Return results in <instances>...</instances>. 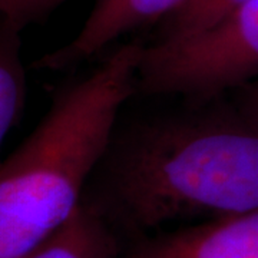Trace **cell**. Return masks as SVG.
Returning <instances> with one entry per match:
<instances>
[{"mask_svg": "<svg viewBox=\"0 0 258 258\" xmlns=\"http://www.w3.org/2000/svg\"><path fill=\"white\" fill-rule=\"evenodd\" d=\"M82 201L138 238L255 211L258 126L232 108L115 129Z\"/></svg>", "mask_w": 258, "mask_h": 258, "instance_id": "cell-1", "label": "cell"}, {"mask_svg": "<svg viewBox=\"0 0 258 258\" xmlns=\"http://www.w3.org/2000/svg\"><path fill=\"white\" fill-rule=\"evenodd\" d=\"M142 45L123 43L55 93L28 138L0 162V258H32L72 218L137 93Z\"/></svg>", "mask_w": 258, "mask_h": 258, "instance_id": "cell-2", "label": "cell"}, {"mask_svg": "<svg viewBox=\"0 0 258 258\" xmlns=\"http://www.w3.org/2000/svg\"><path fill=\"white\" fill-rule=\"evenodd\" d=\"M258 79V0L211 28L142 47L137 91L208 103Z\"/></svg>", "mask_w": 258, "mask_h": 258, "instance_id": "cell-3", "label": "cell"}, {"mask_svg": "<svg viewBox=\"0 0 258 258\" xmlns=\"http://www.w3.org/2000/svg\"><path fill=\"white\" fill-rule=\"evenodd\" d=\"M125 258H258V210L141 237Z\"/></svg>", "mask_w": 258, "mask_h": 258, "instance_id": "cell-4", "label": "cell"}, {"mask_svg": "<svg viewBox=\"0 0 258 258\" xmlns=\"http://www.w3.org/2000/svg\"><path fill=\"white\" fill-rule=\"evenodd\" d=\"M185 0H96L78 35L39 57L32 69L68 71L92 59L122 36L161 20Z\"/></svg>", "mask_w": 258, "mask_h": 258, "instance_id": "cell-5", "label": "cell"}, {"mask_svg": "<svg viewBox=\"0 0 258 258\" xmlns=\"http://www.w3.org/2000/svg\"><path fill=\"white\" fill-rule=\"evenodd\" d=\"M125 255L118 231L82 201L72 218L32 258H125Z\"/></svg>", "mask_w": 258, "mask_h": 258, "instance_id": "cell-6", "label": "cell"}, {"mask_svg": "<svg viewBox=\"0 0 258 258\" xmlns=\"http://www.w3.org/2000/svg\"><path fill=\"white\" fill-rule=\"evenodd\" d=\"M20 47V30L0 18V148L20 119L26 102V72Z\"/></svg>", "mask_w": 258, "mask_h": 258, "instance_id": "cell-7", "label": "cell"}, {"mask_svg": "<svg viewBox=\"0 0 258 258\" xmlns=\"http://www.w3.org/2000/svg\"><path fill=\"white\" fill-rule=\"evenodd\" d=\"M248 2L251 0H185L159 22L155 42L174 40L211 28Z\"/></svg>", "mask_w": 258, "mask_h": 258, "instance_id": "cell-8", "label": "cell"}, {"mask_svg": "<svg viewBox=\"0 0 258 258\" xmlns=\"http://www.w3.org/2000/svg\"><path fill=\"white\" fill-rule=\"evenodd\" d=\"M68 0H0V18L18 30L42 22Z\"/></svg>", "mask_w": 258, "mask_h": 258, "instance_id": "cell-9", "label": "cell"}, {"mask_svg": "<svg viewBox=\"0 0 258 258\" xmlns=\"http://www.w3.org/2000/svg\"><path fill=\"white\" fill-rule=\"evenodd\" d=\"M234 108L258 126V79L234 91Z\"/></svg>", "mask_w": 258, "mask_h": 258, "instance_id": "cell-10", "label": "cell"}]
</instances>
